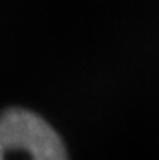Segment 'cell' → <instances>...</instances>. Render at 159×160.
Here are the masks:
<instances>
[{
    "label": "cell",
    "mask_w": 159,
    "mask_h": 160,
    "mask_svg": "<svg viewBox=\"0 0 159 160\" xmlns=\"http://www.w3.org/2000/svg\"><path fill=\"white\" fill-rule=\"evenodd\" d=\"M0 160H68L62 138L41 115L12 107L0 112Z\"/></svg>",
    "instance_id": "1"
}]
</instances>
